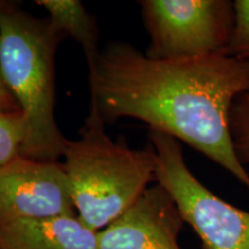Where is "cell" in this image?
Here are the masks:
<instances>
[{"instance_id": "obj_9", "label": "cell", "mask_w": 249, "mask_h": 249, "mask_svg": "<svg viewBox=\"0 0 249 249\" xmlns=\"http://www.w3.org/2000/svg\"><path fill=\"white\" fill-rule=\"evenodd\" d=\"M36 4L48 12V20L64 35L71 36L83 50L89 77L93 76L101 55L99 29L96 18L79 0H38Z\"/></svg>"}, {"instance_id": "obj_2", "label": "cell", "mask_w": 249, "mask_h": 249, "mask_svg": "<svg viewBox=\"0 0 249 249\" xmlns=\"http://www.w3.org/2000/svg\"><path fill=\"white\" fill-rule=\"evenodd\" d=\"M66 35L18 2L0 0V73L27 123L21 156L59 161L68 140L55 120V54Z\"/></svg>"}, {"instance_id": "obj_13", "label": "cell", "mask_w": 249, "mask_h": 249, "mask_svg": "<svg viewBox=\"0 0 249 249\" xmlns=\"http://www.w3.org/2000/svg\"><path fill=\"white\" fill-rule=\"evenodd\" d=\"M0 111L6 112H15L21 111L18 107L17 99L6 86L4 79H2L1 73H0Z\"/></svg>"}, {"instance_id": "obj_11", "label": "cell", "mask_w": 249, "mask_h": 249, "mask_svg": "<svg viewBox=\"0 0 249 249\" xmlns=\"http://www.w3.org/2000/svg\"><path fill=\"white\" fill-rule=\"evenodd\" d=\"M229 128L235 156L242 166H249V90L233 102L229 117Z\"/></svg>"}, {"instance_id": "obj_4", "label": "cell", "mask_w": 249, "mask_h": 249, "mask_svg": "<svg viewBox=\"0 0 249 249\" xmlns=\"http://www.w3.org/2000/svg\"><path fill=\"white\" fill-rule=\"evenodd\" d=\"M149 139L156 155V182L171 195L203 249H249L248 211L223 200L196 178L178 140L156 130H150Z\"/></svg>"}, {"instance_id": "obj_7", "label": "cell", "mask_w": 249, "mask_h": 249, "mask_svg": "<svg viewBox=\"0 0 249 249\" xmlns=\"http://www.w3.org/2000/svg\"><path fill=\"white\" fill-rule=\"evenodd\" d=\"M183 224L176 202L156 183L98 232L99 249H181L178 238Z\"/></svg>"}, {"instance_id": "obj_10", "label": "cell", "mask_w": 249, "mask_h": 249, "mask_svg": "<svg viewBox=\"0 0 249 249\" xmlns=\"http://www.w3.org/2000/svg\"><path fill=\"white\" fill-rule=\"evenodd\" d=\"M26 134L22 111H0V167L20 157Z\"/></svg>"}, {"instance_id": "obj_1", "label": "cell", "mask_w": 249, "mask_h": 249, "mask_svg": "<svg viewBox=\"0 0 249 249\" xmlns=\"http://www.w3.org/2000/svg\"><path fill=\"white\" fill-rule=\"evenodd\" d=\"M90 110L104 121L141 120L194 148L249 191L229 128L234 99L249 90V61L227 55L156 60L126 42L107 45L89 79Z\"/></svg>"}, {"instance_id": "obj_3", "label": "cell", "mask_w": 249, "mask_h": 249, "mask_svg": "<svg viewBox=\"0 0 249 249\" xmlns=\"http://www.w3.org/2000/svg\"><path fill=\"white\" fill-rule=\"evenodd\" d=\"M105 121L90 110L80 139L68 141L64 155L71 201L77 216L99 232L126 213L155 180L156 155L114 142Z\"/></svg>"}, {"instance_id": "obj_6", "label": "cell", "mask_w": 249, "mask_h": 249, "mask_svg": "<svg viewBox=\"0 0 249 249\" xmlns=\"http://www.w3.org/2000/svg\"><path fill=\"white\" fill-rule=\"evenodd\" d=\"M77 214L64 164L18 157L0 167V222Z\"/></svg>"}, {"instance_id": "obj_8", "label": "cell", "mask_w": 249, "mask_h": 249, "mask_svg": "<svg viewBox=\"0 0 249 249\" xmlns=\"http://www.w3.org/2000/svg\"><path fill=\"white\" fill-rule=\"evenodd\" d=\"M0 249H99L98 232L77 214L0 222Z\"/></svg>"}, {"instance_id": "obj_5", "label": "cell", "mask_w": 249, "mask_h": 249, "mask_svg": "<svg viewBox=\"0 0 249 249\" xmlns=\"http://www.w3.org/2000/svg\"><path fill=\"white\" fill-rule=\"evenodd\" d=\"M150 43L145 55L182 60L226 55L234 24L231 0H142Z\"/></svg>"}, {"instance_id": "obj_12", "label": "cell", "mask_w": 249, "mask_h": 249, "mask_svg": "<svg viewBox=\"0 0 249 249\" xmlns=\"http://www.w3.org/2000/svg\"><path fill=\"white\" fill-rule=\"evenodd\" d=\"M226 55L249 61V0L234 1V24Z\"/></svg>"}]
</instances>
